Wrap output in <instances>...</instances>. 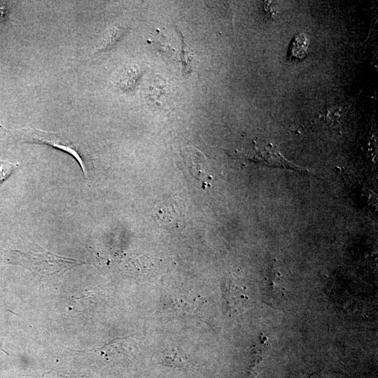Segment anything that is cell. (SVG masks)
I'll list each match as a JSON object with an SVG mask.
<instances>
[{
  "label": "cell",
  "instance_id": "cell-8",
  "mask_svg": "<svg viewBox=\"0 0 378 378\" xmlns=\"http://www.w3.org/2000/svg\"><path fill=\"white\" fill-rule=\"evenodd\" d=\"M18 164H13L7 160H0V183L8 178V176L17 168Z\"/></svg>",
  "mask_w": 378,
  "mask_h": 378
},
{
  "label": "cell",
  "instance_id": "cell-5",
  "mask_svg": "<svg viewBox=\"0 0 378 378\" xmlns=\"http://www.w3.org/2000/svg\"><path fill=\"white\" fill-rule=\"evenodd\" d=\"M223 295L228 308L232 312H241L248 307L249 296L247 294V287L236 274H230L225 279Z\"/></svg>",
  "mask_w": 378,
  "mask_h": 378
},
{
  "label": "cell",
  "instance_id": "cell-3",
  "mask_svg": "<svg viewBox=\"0 0 378 378\" xmlns=\"http://www.w3.org/2000/svg\"><path fill=\"white\" fill-rule=\"evenodd\" d=\"M25 260L24 265L39 274L48 276L69 270L76 265L85 264V262L62 257L50 253L46 249L41 252H18Z\"/></svg>",
  "mask_w": 378,
  "mask_h": 378
},
{
  "label": "cell",
  "instance_id": "cell-4",
  "mask_svg": "<svg viewBox=\"0 0 378 378\" xmlns=\"http://www.w3.org/2000/svg\"><path fill=\"white\" fill-rule=\"evenodd\" d=\"M181 152L183 164L188 172L201 183L203 188L210 187L212 176L204 154L192 146L185 147Z\"/></svg>",
  "mask_w": 378,
  "mask_h": 378
},
{
  "label": "cell",
  "instance_id": "cell-6",
  "mask_svg": "<svg viewBox=\"0 0 378 378\" xmlns=\"http://www.w3.org/2000/svg\"><path fill=\"white\" fill-rule=\"evenodd\" d=\"M267 300L269 302H280L285 296V289L280 279V274L270 276L267 279Z\"/></svg>",
  "mask_w": 378,
  "mask_h": 378
},
{
  "label": "cell",
  "instance_id": "cell-9",
  "mask_svg": "<svg viewBox=\"0 0 378 378\" xmlns=\"http://www.w3.org/2000/svg\"><path fill=\"white\" fill-rule=\"evenodd\" d=\"M7 9L4 4L0 3V20L4 18L6 15Z\"/></svg>",
  "mask_w": 378,
  "mask_h": 378
},
{
  "label": "cell",
  "instance_id": "cell-7",
  "mask_svg": "<svg viewBox=\"0 0 378 378\" xmlns=\"http://www.w3.org/2000/svg\"><path fill=\"white\" fill-rule=\"evenodd\" d=\"M309 39L306 34L301 33L294 37L289 48V56L293 58L302 59L307 54Z\"/></svg>",
  "mask_w": 378,
  "mask_h": 378
},
{
  "label": "cell",
  "instance_id": "cell-2",
  "mask_svg": "<svg viewBox=\"0 0 378 378\" xmlns=\"http://www.w3.org/2000/svg\"><path fill=\"white\" fill-rule=\"evenodd\" d=\"M16 132L23 141L48 144L70 154L80 164L85 178H88L87 166L75 144L62 134L49 132L32 127L10 130Z\"/></svg>",
  "mask_w": 378,
  "mask_h": 378
},
{
  "label": "cell",
  "instance_id": "cell-1",
  "mask_svg": "<svg viewBox=\"0 0 378 378\" xmlns=\"http://www.w3.org/2000/svg\"><path fill=\"white\" fill-rule=\"evenodd\" d=\"M239 155L256 164L268 167L290 169L302 173L310 172L284 158L278 148L270 141L257 139Z\"/></svg>",
  "mask_w": 378,
  "mask_h": 378
}]
</instances>
